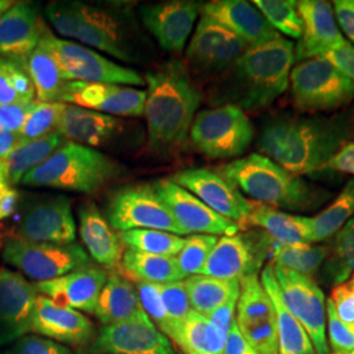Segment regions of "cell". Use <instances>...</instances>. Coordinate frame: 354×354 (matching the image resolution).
<instances>
[{
	"instance_id": "cell-1",
	"label": "cell",
	"mask_w": 354,
	"mask_h": 354,
	"mask_svg": "<svg viewBox=\"0 0 354 354\" xmlns=\"http://www.w3.org/2000/svg\"><path fill=\"white\" fill-rule=\"evenodd\" d=\"M45 15L61 36L127 64L143 62L151 49L129 6L58 0L46 6Z\"/></svg>"
},
{
	"instance_id": "cell-2",
	"label": "cell",
	"mask_w": 354,
	"mask_h": 354,
	"mask_svg": "<svg viewBox=\"0 0 354 354\" xmlns=\"http://www.w3.org/2000/svg\"><path fill=\"white\" fill-rule=\"evenodd\" d=\"M147 96L145 118L149 149L159 155L178 150L189 136L190 127L201 104L184 62L172 59L145 76Z\"/></svg>"
},
{
	"instance_id": "cell-3",
	"label": "cell",
	"mask_w": 354,
	"mask_h": 354,
	"mask_svg": "<svg viewBox=\"0 0 354 354\" xmlns=\"http://www.w3.org/2000/svg\"><path fill=\"white\" fill-rule=\"evenodd\" d=\"M294 58V45L286 38L248 48L221 75L212 102L248 111L266 108L288 89Z\"/></svg>"
},
{
	"instance_id": "cell-4",
	"label": "cell",
	"mask_w": 354,
	"mask_h": 354,
	"mask_svg": "<svg viewBox=\"0 0 354 354\" xmlns=\"http://www.w3.org/2000/svg\"><path fill=\"white\" fill-rule=\"evenodd\" d=\"M349 136L342 121L289 117L270 121L259 138V150L294 175L324 169Z\"/></svg>"
},
{
	"instance_id": "cell-5",
	"label": "cell",
	"mask_w": 354,
	"mask_h": 354,
	"mask_svg": "<svg viewBox=\"0 0 354 354\" xmlns=\"http://www.w3.org/2000/svg\"><path fill=\"white\" fill-rule=\"evenodd\" d=\"M225 180L252 203L285 210H310L328 196L261 153H251L219 167Z\"/></svg>"
},
{
	"instance_id": "cell-6",
	"label": "cell",
	"mask_w": 354,
	"mask_h": 354,
	"mask_svg": "<svg viewBox=\"0 0 354 354\" xmlns=\"http://www.w3.org/2000/svg\"><path fill=\"white\" fill-rule=\"evenodd\" d=\"M120 174L121 165L106 153L68 142L26 174L21 184L89 194L102 189Z\"/></svg>"
},
{
	"instance_id": "cell-7",
	"label": "cell",
	"mask_w": 354,
	"mask_h": 354,
	"mask_svg": "<svg viewBox=\"0 0 354 354\" xmlns=\"http://www.w3.org/2000/svg\"><path fill=\"white\" fill-rule=\"evenodd\" d=\"M39 45L54 57L66 82L111 83L129 87L146 84L145 77L136 70L115 64L84 45L57 37L48 29Z\"/></svg>"
},
{
	"instance_id": "cell-8",
	"label": "cell",
	"mask_w": 354,
	"mask_h": 354,
	"mask_svg": "<svg viewBox=\"0 0 354 354\" xmlns=\"http://www.w3.org/2000/svg\"><path fill=\"white\" fill-rule=\"evenodd\" d=\"M253 134L247 114L231 104L196 114L189 130L193 147L213 159L239 156L251 145Z\"/></svg>"
},
{
	"instance_id": "cell-9",
	"label": "cell",
	"mask_w": 354,
	"mask_h": 354,
	"mask_svg": "<svg viewBox=\"0 0 354 354\" xmlns=\"http://www.w3.org/2000/svg\"><path fill=\"white\" fill-rule=\"evenodd\" d=\"M289 83L294 105L302 112L336 109L354 96V83L322 57L297 64Z\"/></svg>"
},
{
	"instance_id": "cell-10",
	"label": "cell",
	"mask_w": 354,
	"mask_h": 354,
	"mask_svg": "<svg viewBox=\"0 0 354 354\" xmlns=\"http://www.w3.org/2000/svg\"><path fill=\"white\" fill-rule=\"evenodd\" d=\"M4 261L35 282L62 277L89 266L87 251L76 244L32 243L10 238L3 245Z\"/></svg>"
},
{
	"instance_id": "cell-11",
	"label": "cell",
	"mask_w": 354,
	"mask_h": 354,
	"mask_svg": "<svg viewBox=\"0 0 354 354\" xmlns=\"http://www.w3.org/2000/svg\"><path fill=\"white\" fill-rule=\"evenodd\" d=\"M272 266L285 307L306 329L317 353L329 354L326 328L327 301L323 291L313 277L283 266Z\"/></svg>"
},
{
	"instance_id": "cell-12",
	"label": "cell",
	"mask_w": 354,
	"mask_h": 354,
	"mask_svg": "<svg viewBox=\"0 0 354 354\" xmlns=\"http://www.w3.org/2000/svg\"><path fill=\"white\" fill-rule=\"evenodd\" d=\"M106 219L113 230H159L178 236L185 234L152 185H130L118 190L108 205Z\"/></svg>"
},
{
	"instance_id": "cell-13",
	"label": "cell",
	"mask_w": 354,
	"mask_h": 354,
	"mask_svg": "<svg viewBox=\"0 0 354 354\" xmlns=\"http://www.w3.org/2000/svg\"><path fill=\"white\" fill-rule=\"evenodd\" d=\"M247 49V44L227 28L201 16L185 51V66L198 75H222Z\"/></svg>"
},
{
	"instance_id": "cell-14",
	"label": "cell",
	"mask_w": 354,
	"mask_h": 354,
	"mask_svg": "<svg viewBox=\"0 0 354 354\" xmlns=\"http://www.w3.org/2000/svg\"><path fill=\"white\" fill-rule=\"evenodd\" d=\"M12 238L32 243L73 244L76 223L70 198L38 197L24 203Z\"/></svg>"
},
{
	"instance_id": "cell-15",
	"label": "cell",
	"mask_w": 354,
	"mask_h": 354,
	"mask_svg": "<svg viewBox=\"0 0 354 354\" xmlns=\"http://www.w3.org/2000/svg\"><path fill=\"white\" fill-rule=\"evenodd\" d=\"M152 187L185 235L230 236L236 235L241 230L238 223L216 214L194 194L175 184L171 178L159 180Z\"/></svg>"
},
{
	"instance_id": "cell-16",
	"label": "cell",
	"mask_w": 354,
	"mask_h": 354,
	"mask_svg": "<svg viewBox=\"0 0 354 354\" xmlns=\"http://www.w3.org/2000/svg\"><path fill=\"white\" fill-rule=\"evenodd\" d=\"M58 133L71 143L100 151L104 149L122 147L129 143L133 129L120 117L66 105Z\"/></svg>"
},
{
	"instance_id": "cell-17",
	"label": "cell",
	"mask_w": 354,
	"mask_h": 354,
	"mask_svg": "<svg viewBox=\"0 0 354 354\" xmlns=\"http://www.w3.org/2000/svg\"><path fill=\"white\" fill-rule=\"evenodd\" d=\"M171 180L201 200L216 214L241 226L247 225L252 212V201H248L219 174L205 168H190L175 174Z\"/></svg>"
},
{
	"instance_id": "cell-18",
	"label": "cell",
	"mask_w": 354,
	"mask_h": 354,
	"mask_svg": "<svg viewBox=\"0 0 354 354\" xmlns=\"http://www.w3.org/2000/svg\"><path fill=\"white\" fill-rule=\"evenodd\" d=\"M147 92L129 86L66 82L61 102L114 117H142Z\"/></svg>"
},
{
	"instance_id": "cell-19",
	"label": "cell",
	"mask_w": 354,
	"mask_h": 354,
	"mask_svg": "<svg viewBox=\"0 0 354 354\" xmlns=\"http://www.w3.org/2000/svg\"><path fill=\"white\" fill-rule=\"evenodd\" d=\"M37 297L35 285L21 273L0 268V345L30 332Z\"/></svg>"
},
{
	"instance_id": "cell-20",
	"label": "cell",
	"mask_w": 354,
	"mask_h": 354,
	"mask_svg": "<svg viewBox=\"0 0 354 354\" xmlns=\"http://www.w3.org/2000/svg\"><path fill=\"white\" fill-rule=\"evenodd\" d=\"M200 11L201 6L196 1L172 0L140 6V17L160 48L181 53Z\"/></svg>"
},
{
	"instance_id": "cell-21",
	"label": "cell",
	"mask_w": 354,
	"mask_h": 354,
	"mask_svg": "<svg viewBox=\"0 0 354 354\" xmlns=\"http://www.w3.org/2000/svg\"><path fill=\"white\" fill-rule=\"evenodd\" d=\"M46 29L36 4L13 3L0 17V58L11 59L24 67Z\"/></svg>"
},
{
	"instance_id": "cell-22",
	"label": "cell",
	"mask_w": 354,
	"mask_h": 354,
	"mask_svg": "<svg viewBox=\"0 0 354 354\" xmlns=\"http://www.w3.org/2000/svg\"><path fill=\"white\" fill-rule=\"evenodd\" d=\"M93 351L104 354H176L152 322H127L100 329Z\"/></svg>"
},
{
	"instance_id": "cell-23",
	"label": "cell",
	"mask_w": 354,
	"mask_h": 354,
	"mask_svg": "<svg viewBox=\"0 0 354 354\" xmlns=\"http://www.w3.org/2000/svg\"><path fill=\"white\" fill-rule=\"evenodd\" d=\"M302 21V36L295 57L302 62L323 53L344 46L348 41L336 24L332 6L323 0L297 1Z\"/></svg>"
},
{
	"instance_id": "cell-24",
	"label": "cell",
	"mask_w": 354,
	"mask_h": 354,
	"mask_svg": "<svg viewBox=\"0 0 354 354\" xmlns=\"http://www.w3.org/2000/svg\"><path fill=\"white\" fill-rule=\"evenodd\" d=\"M108 276L102 269L86 266L62 277L33 285L39 295L50 298L59 306L93 314Z\"/></svg>"
},
{
	"instance_id": "cell-25",
	"label": "cell",
	"mask_w": 354,
	"mask_h": 354,
	"mask_svg": "<svg viewBox=\"0 0 354 354\" xmlns=\"http://www.w3.org/2000/svg\"><path fill=\"white\" fill-rule=\"evenodd\" d=\"M200 13L243 39L248 48L281 37L252 3L244 0H214L201 6Z\"/></svg>"
},
{
	"instance_id": "cell-26",
	"label": "cell",
	"mask_w": 354,
	"mask_h": 354,
	"mask_svg": "<svg viewBox=\"0 0 354 354\" xmlns=\"http://www.w3.org/2000/svg\"><path fill=\"white\" fill-rule=\"evenodd\" d=\"M30 332H36L53 342L77 345L88 342L93 327L88 317L82 313L59 306L50 298L38 294Z\"/></svg>"
},
{
	"instance_id": "cell-27",
	"label": "cell",
	"mask_w": 354,
	"mask_h": 354,
	"mask_svg": "<svg viewBox=\"0 0 354 354\" xmlns=\"http://www.w3.org/2000/svg\"><path fill=\"white\" fill-rule=\"evenodd\" d=\"M260 264L261 259L252 241L241 235H230L218 239L200 274L241 281L245 276L257 273Z\"/></svg>"
},
{
	"instance_id": "cell-28",
	"label": "cell",
	"mask_w": 354,
	"mask_h": 354,
	"mask_svg": "<svg viewBox=\"0 0 354 354\" xmlns=\"http://www.w3.org/2000/svg\"><path fill=\"white\" fill-rule=\"evenodd\" d=\"M79 223L80 238L89 256L105 268L121 266L122 241L95 203H86L80 206Z\"/></svg>"
},
{
	"instance_id": "cell-29",
	"label": "cell",
	"mask_w": 354,
	"mask_h": 354,
	"mask_svg": "<svg viewBox=\"0 0 354 354\" xmlns=\"http://www.w3.org/2000/svg\"><path fill=\"white\" fill-rule=\"evenodd\" d=\"M93 315L104 327L127 322H151L140 304L136 286L118 273L108 276Z\"/></svg>"
},
{
	"instance_id": "cell-30",
	"label": "cell",
	"mask_w": 354,
	"mask_h": 354,
	"mask_svg": "<svg viewBox=\"0 0 354 354\" xmlns=\"http://www.w3.org/2000/svg\"><path fill=\"white\" fill-rule=\"evenodd\" d=\"M247 225L263 228L266 235L282 244H313L310 216L289 214L270 206L253 203Z\"/></svg>"
},
{
	"instance_id": "cell-31",
	"label": "cell",
	"mask_w": 354,
	"mask_h": 354,
	"mask_svg": "<svg viewBox=\"0 0 354 354\" xmlns=\"http://www.w3.org/2000/svg\"><path fill=\"white\" fill-rule=\"evenodd\" d=\"M260 281L276 311L279 330V354H317L306 329L291 315L282 302L272 264H268L264 268Z\"/></svg>"
},
{
	"instance_id": "cell-32",
	"label": "cell",
	"mask_w": 354,
	"mask_h": 354,
	"mask_svg": "<svg viewBox=\"0 0 354 354\" xmlns=\"http://www.w3.org/2000/svg\"><path fill=\"white\" fill-rule=\"evenodd\" d=\"M227 335L194 310L177 327L172 342L184 354H225Z\"/></svg>"
},
{
	"instance_id": "cell-33",
	"label": "cell",
	"mask_w": 354,
	"mask_h": 354,
	"mask_svg": "<svg viewBox=\"0 0 354 354\" xmlns=\"http://www.w3.org/2000/svg\"><path fill=\"white\" fill-rule=\"evenodd\" d=\"M263 252L272 260L273 266H279L311 277L320 266L328 259L327 247L313 244H297L288 245L272 239L264 234L261 239Z\"/></svg>"
},
{
	"instance_id": "cell-34",
	"label": "cell",
	"mask_w": 354,
	"mask_h": 354,
	"mask_svg": "<svg viewBox=\"0 0 354 354\" xmlns=\"http://www.w3.org/2000/svg\"><path fill=\"white\" fill-rule=\"evenodd\" d=\"M192 308L203 317L218 307L239 298L241 281L214 279L203 274L189 276L184 279Z\"/></svg>"
},
{
	"instance_id": "cell-35",
	"label": "cell",
	"mask_w": 354,
	"mask_h": 354,
	"mask_svg": "<svg viewBox=\"0 0 354 354\" xmlns=\"http://www.w3.org/2000/svg\"><path fill=\"white\" fill-rule=\"evenodd\" d=\"M276 311L257 273L241 279L235 322L239 329L274 322Z\"/></svg>"
},
{
	"instance_id": "cell-36",
	"label": "cell",
	"mask_w": 354,
	"mask_h": 354,
	"mask_svg": "<svg viewBox=\"0 0 354 354\" xmlns=\"http://www.w3.org/2000/svg\"><path fill=\"white\" fill-rule=\"evenodd\" d=\"M64 142L66 140L58 131L38 140L23 142L13 150L8 159L3 162L10 184L12 187L20 184L26 174L48 160L54 152L64 146Z\"/></svg>"
},
{
	"instance_id": "cell-37",
	"label": "cell",
	"mask_w": 354,
	"mask_h": 354,
	"mask_svg": "<svg viewBox=\"0 0 354 354\" xmlns=\"http://www.w3.org/2000/svg\"><path fill=\"white\" fill-rule=\"evenodd\" d=\"M121 268L127 277L142 282L169 283L185 279L178 269L176 259L169 256H158L127 250L122 256Z\"/></svg>"
},
{
	"instance_id": "cell-38",
	"label": "cell",
	"mask_w": 354,
	"mask_h": 354,
	"mask_svg": "<svg viewBox=\"0 0 354 354\" xmlns=\"http://www.w3.org/2000/svg\"><path fill=\"white\" fill-rule=\"evenodd\" d=\"M24 68L36 91L37 102H54L61 100L66 80L61 75L54 57L44 46L38 44L37 48L28 57Z\"/></svg>"
},
{
	"instance_id": "cell-39",
	"label": "cell",
	"mask_w": 354,
	"mask_h": 354,
	"mask_svg": "<svg viewBox=\"0 0 354 354\" xmlns=\"http://www.w3.org/2000/svg\"><path fill=\"white\" fill-rule=\"evenodd\" d=\"M354 215V178H352L333 200L317 216L311 218L313 243L327 241L336 235Z\"/></svg>"
},
{
	"instance_id": "cell-40",
	"label": "cell",
	"mask_w": 354,
	"mask_h": 354,
	"mask_svg": "<svg viewBox=\"0 0 354 354\" xmlns=\"http://www.w3.org/2000/svg\"><path fill=\"white\" fill-rule=\"evenodd\" d=\"M120 239L130 251L169 257H176L185 244V238L159 230H130Z\"/></svg>"
},
{
	"instance_id": "cell-41",
	"label": "cell",
	"mask_w": 354,
	"mask_h": 354,
	"mask_svg": "<svg viewBox=\"0 0 354 354\" xmlns=\"http://www.w3.org/2000/svg\"><path fill=\"white\" fill-rule=\"evenodd\" d=\"M36 102V91L21 64L0 58V105Z\"/></svg>"
},
{
	"instance_id": "cell-42",
	"label": "cell",
	"mask_w": 354,
	"mask_h": 354,
	"mask_svg": "<svg viewBox=\"0 0 354 354\" xmlns=\"http://www.w3.org/2000/svg\"><path fill=\"white\" fill-rule=\"evenodd\" d=\"M253 6L266 17L277 33L291 38L302 36V21L297 11V1L291 0H254Z\"/></svg>"
},
{
	"instance_id": "cell-43",
	"label": "cell",
	"mask_w": 354,
	"mask_h": 354,
	"mask_svg": "<svg viewBox=\"0 0 354 354\" xmlns=\"http://www.w3.org/2000/svg\"><path fill=\"white\" fill-rule=\"evenodd\" d=\"M66 105L67 104L59 102H36L33 111L26 118L24 127L19 131L24 142L38 140L57 133Z\"/></svg>"
},
{
	"instance_id": "cell-44",
	"label": "cell",
	"mask_w": 354,
	"mask_h": 354,
	"mask_svg": "<svg viewBox=\"0 0 354 354\" xmlns=\"http://www.w3.org/2000/svg\"><path fill=\"white\" fill-rule=\"evenodd\" d=\"M329 270L337 285L349 279L354 272V218L336 234Z\"/></svg>"
},
{
	"instance_id": "cell-45",
	"label": "cell",
	"mask_w": 354,
	"mask_h": 354,
	"mask_svg": "<svg viewBox=\"0 0 354 354\" xmlns=\"http://www.w3.org/2000/svg\"><path fill=\"white\" fill-rule=\"evenodd\" d=\"M218 241L213 235L194 234L185 238V244L176 257L177 266L184 277L200 274L203 266Z\"/></svg>"
},
{
	"instance_id": "cell-46",
	"label": "cell",
	"mask_w": 354,
	"mask_h": 354,
	"mask_svg": "<svg viewBox=\"0 0 354 354\" xmlns=\"http://www.w3.org/2000/svg\"><path fill=\"white\" fill-rule=\"evenodd\" d=\"M136 290L140 297L143 310L146 311L147 317H150L153 326L158 327L160 332H163L165 336L172 340L178 324L168 315L156 283L137 281Z\"/></svg>"
},
{
	"instance_id": "cell-47",
	"label": "cell",
	"mask_w": 354,
	"mask_h": 354,
	"mask_svg": "<svg viewBox=\"0 0 354 354\" xmlns=\"http://www.w3.org/2000/svg\"><path fill=\"white\" fill-rule=\"evenodd\" d=\"M327 335L329 354H349L354 351V326L342 320L327 301Z\"/></svg>"
},
{
	"instance_id": "cell-48",
	"label": "cell",
	"mask_w": 354,
	"mask_h": 354,
	"mask_svg": "<svg viewBox=\"0 0 354 354\" xmlns=\"http://www.w3.org/2000/svg\"><path fill=\"white\" fill-rule=\"evenodd\" d=\"M156 286L168 315L176 324H180L193 311L184 281L156 283Z\"/></svg>"
},
{
	"instance_id": "cell-49",
	"label": "cell",
	"mask_w": 354,
	"mask_h": 354,
	"mask_svg": "<svg viewBox=\"0 0 354 354\" xmlns=\"http://www.w3.org/2000/svg\"><path fill=\"white\" fill-rule=\"evenodd\" d=\"M328 301L342 320L354 326V272L333 288Z\"/></svg>"
},
{
	"instance_id": "cell-50",
	"label": "cell",
	"mask_w": 354,
	"mask_h": 354,
	"mask_svg": "<svg viewBox=\"0 0 354 354\" xmlns=\"http://www.w3.org/2000/svg\"><path fill=\"white\" fill-rule=\"evenodd\" d=\"M13 352L15 354H73L67 346L59 342L28 335L16 342Z\"/></svg>"
},
{
	"instance_id": "cell-51",
	"label": "cell",
	"mask_w": 354,
	"mask_h": 354,
	"mask_svg": "<svg viewBox=\"0 0 354 354\" xmlns=\"http://www.w3.org/2000/svg\"><path fill=\"white\" fill-rule=\"evenodd\" d=\"M37 102V100H36ZM36 102L0 105V131H20Z\"/></svg>"
},
{
	"instance_id": "cell-52",
	"label": "cell",
	"mask_w": 354,
	"mask_h": 354,
	"mask_svg": "<svg viewBox=\"0 0 354 354\" xmlns=\"http://www.w3.org/2000/svg\"><path fill=\"white\" fill-rule=\"evenodd\" d=\"M328 61L335 68H337L342 75L354 83V46L346 42L342 48L326 51L320 55Z\"/></svg>"
},
{
	"instance_id": "cell-53",
	"label": "cell",
	"mask_w": 354,
	"mask_h": 354,
	"mask_svg": "<svg viewBox=\"0 0 354 354\" xmlns=\"http://www.w3.org/2000/svg\"><path fill=\"white\" fill-rule=\"evenodd\" d=\"M324 169L354 175V142L344 143L326 163Z\"/></svg>"
},
{
	"instance_id": "cell-54",
	"label": "cell",
	"mask_w": 354,
	"mask_h": 354,
	"mask_svg": "<svg viewBox=\"0 0 354 354\" xmlns=\"http://www.w3.org/2000/svg\"><path fill=\"white\" fill-rule=\"evenodd\" d=\"M333 8L344 35L354 44V0H336Z\"/></svg>"
},
{
	"instance_id": "cell-55",
	"label": "cell",
	"mask_w": 354,
	"mask_h": 354,
	"mask_svg": "<svg viewBox=\"0 0 354 354\" xmlns=\"http://www.w3.org/2000/svg\"><path fill=\"white\" fill-rule=\"evenodd\" d=\"M236 304H238V299H232V301H230L227 304L218 307L213 313L206 315V317L214 324L215 327H218L222 332H225L226 335H228L231 326L235 322Z\"/></svg>"
},
{
	"instance_id": "cell-56",
	"label": "cell",
	"mask_w": 354,
	"mask_h": 354,
	"mask_svg": "<svg viewBox=\"0 0 354 354\" xmlns=\"http://www.w3.org/2000/svg\"><path fill=\"white\" fill-rule=\"evenodd\" d=\"M225 354H259L253 349L252 345L244 339L236 322H234L228 332Z\"/></svg>"
},
{
	"instance_id": "cell-57",
	"label": "cell",
	"mask_w": 354,
	"mask_h": 354,
	"mask_svg": "<svg viewBox=\"0 0 354 354\" xmlns=\"http://www.w3.org/2000/svg\"><path fill=\"white\" fill-rule=\"evenodd\" d=\"M20 205V194L13 187H10L0 196V222L12 216Z\"/></svg>"
},
{
	"instance_id": "cell-58",
	"label": "cell",
	"mask_w": 354,
	"mask_h": 354,
	"mask_svg": "<svg viewBox=\"0 0 354 354\" xmlns=\"http://www.w3.org/2000/svg\"><path fill=\"white\" fill-rule=\"evenodd\" d=\"M23 142V137L17 131H0V162H6Z\"/></svg>"
},
{
	"instance_id": "cell-59",
	"label": "cell",
	"mask_w": 354,
	"mask_h": 354,
	"mask_svg": "<svg viewBox=\"0 0 354 354\" xmlns=\"http://www.w3.org/2000/svg\"><path fill=\"white\" fill-rule=\"evenodd\" d=\"M10 187H12L8 181V177H7V172H6V167L4 163L0 162V196L8 189Z\"/></svg>"
},
{
	"instance_id": "cell-60",
	"label": "cell",
	"mask_w": 354,
	"mask_h": 354,
	"mask_svg": "<svg viewBox=\"0 0 354 354\" xmlns=\"http://www.w3.org/2000/svg\"><path fill=\"white\" fill-rule=\"evenodd\" d=\"M13 3L15 1H10V0H0V17L3 16V13L12 7Z\"/></svg>"
},
{
	"instance_id": "cell-61",
	"label": "cell",
	"mask_w": 354,
	"mask_h": 354,
	"mask_svg": "<svg viewBox=\"0 0 354 354\" xmlns=\"http://www.w3.org/2000/svg\"><path fill=\"white\" fill-rule=\"evenodd\" d=\"M349 354H354V351H353V352H351V353H349Z\"/></svg>"
},
{
	"instance_id": "cell-62",
	"label": "cell",
	"mask_w": 354,
	"mask_h": 354,
	"mask_svg": "<svg viewBox=\"0 0 354 354\" xmlns=\"http://www.w3.org/2000/svg\"><path fill=\"white\" fill-rule=\"evenodd\" d=\"M0 354H10V353H1V352H0Z\"/></svg>"
}]
</instances>
